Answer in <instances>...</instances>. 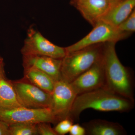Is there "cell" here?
Instances as JSON below:
<instances>
[{
	"label": "cell",
	"instance_id": "cell-1",
	"mask_svg": "<svg viewBox=\"0 0 135 135\" xmlns=\"http://www.w3.org/2000/svg\"><path fill=\"white\" fill-rule=\"evenodd\" d=\"M134 107V100L127 98L104 88L77 95L69 118L74 121L79 119L82 112L91 109L101 112H128Z\"/></svg>",
	"mask_w": 135,
	"mask_h": 135
},
{
	"label": "cell",
	"instance_id": "cell-2",
	"mask_svg": "<svg viewBox=\"0 0 135 135\" xmlns=\"http://www.w3.org/2000/svg\"><path fill=\"white\" fill-rule=\"evenodd\" d=\"M116 42L104 44L103 50L105 83L104 88L127 98L134 99V76L118 58L116 51Z\"/></svg>",
	"mask_w": 135,
	"mask_h": 135
},
{
	"label": "cell",
	"instance_id": "cell-3",
	"mask_svg": "<svg viewBox=\"0 0 135 135\" xmlns=\"http://www.w3.org/2000/svg\"><path fill=\"white\" fill-rule=\"evenodd\" d=\"M104 44H94L66 53L62 59V79L71 83L88 70L102 57Z\"/></svg>",
	"mask_w": 135,
	"mask_h": 135
},
{
	"label": "cell",
	"instance_id": "cell-4",
	"mask_svg": "<svg viewBox=\"0 0 135 135\" xmlns=\"http://www.w3.org/2000/svg\"><path fill=\"white\" fill-rule=\"evenodd\" d=\"M92 31L77 42L65 48L66 53L79 50L98 44L116 42L130 34L122 32L118 27L103 21L95 25Z\"/></svg>",
	"mask_w": 135,
	"mask_h": 135
},
{
	"label": "cell",
	"instance_id": "cell-5",
	"mask_svg": "<svg viewBox=\"0 0 135 135\" xmlns=\"http://www.w3.org/2000/svg\"><path fill=\"white\" fill-rule=\"evenodd\" d=\"M21 52L23 55L44 56L56 59H63L66 54L65 48L51 42L33 27L27 31Z\"/></svg>",
	"mask_w": 135,
	"mask_h": 135
},
{
	"label": "cell",
	"instance_id": "cell-6",
	"mask_svg": "<svg viewBox=\"0 0 135 135\" xmlns=\"http://www.w3.org/2000/svg\"><path fill=\"white\" fill-rule=\"evenodd\" d=\"M0 120L9 125L18 123H57L50 109H30L24 107L11 109L0 108Z\"/></svg>",
	"mask_w": 135,
	"mask_h": 135
},
{
	"label": "cell",
	"instance_id": "cell-7",
	"mask_svg": "<svg viewBox=\"0 0 135 135\" xmlns=\"http://www.w3.org/2000/svg\"><path fill=\"white\" fill-rule=\"evenodd\" d=\"M11 81L22 106L30 109H50L51 94L23 79Z\"/></svg>",
	"mask_w": 135,
	"mask_h": 135
},
{
	"label": "cell",
	"instance_id": "cell-8",
	"mask_svg": "<svg viewBox=\"0 0 135 135\" xmlns=\"http://www.w3.org/2000/svg\"><path fill=\"white\" fill-rule=\"evenodd\" d=\"M50 109L57 122L69 118L77 94L71 83L61 79L55 82Z\"/></svg>",
	"mask_w": 135,
	"mask_h": 135
},
{
	"label": "cell",
	"instance_id": "cell-9",
	"mask_svg": "<svg viewBox=\"0 0 135 135\" xmlns=\"http://www.w3.org/2000/svg\"><path fill=\"white\" fill-rule=\"evenodd\" d=\"M70 83L77 95L104 88L105 78L103 56L88 70Z\"/></svg>",
	"mask_w": 135,
	"mask_h": 135
},
{
	"label": "cell",
	"instance_id": "cell-10",
	"mask_svg": "<svg viewBox=\"0 0 135 135\" xmlns=\"http://www.w3.org/2000/svg\"><path fill=\"white\" fill-rule=\"evenodd\" d=\"M62 59L44 56L23 55V66L24 69L35 68L43 72L55 82L62 79Z\"/></svg>",
	"mask_w": 135,
	"mask_h": 135
},
{
	"label": "cell",
	"instance_id": "cell-11",
	"mask_svg": "<svg viewBox=\"0 0 135 135\" xmlns=\"http://www.w3.org/2000/svg\"><path fill=\"white\" fill-rule=\"evenodd\" d=\"M83 17L94 27L114 5L109 0H74Z\"/></svg>",
	"mask_w": 135,
	"mask_h": 135
},
{
	"label": "cell",
	"instance_id": "cell-12",
	"mask_svg": "<svg viewBox=\"0 0 135 135\" xmlns=\"http://www.w3.org/2000/svg\"><path fill=\"white\" fill-rule=\"evenodd\" d=\"M82 126L88 135H126L123 126L117 122L96 119L83 123Z\"/></svg>",
	"mask_w": 135,
	"mask_h": 135
},
{
	"label": "cell",
	"instance_id": "cell-13",
	"mask_svg": "<svg viewBox=\"0 0 135 135\" xmlns=\"http://www.w3.org/2000/svg\"><path fill=\"white\" fill-rule=\"evenodd\" d=\"M135 6V0H121L113 5L100 21L117 27L131 15Z\"/></svg>",
	"mask_w": 135,
	"mask_h": 135
},
{
	"label": "cell",
	"instance_id": "cell-14",
	"mask_svg": "<svg viewBox=\"0 0 135 135\" xmlns=\"http://www.w3.org/2000/svg\"><path fill=\"white\" fill-rule=\"evenodd\" d=\"M44 91L51 94L55 82L48 75L35 68L24 69L23 78Z\"/></svg>",
	"mask_w": 135,
	"mask_h": 135
},
{
	"label": "cell",
	"instance_id": "cell-15",
	"mask_svg": "<svg viewBox=\"0 0 135 135\" xmlns=\"http://www.w3.org/2000/svg\"><path fill=\"white\" fill-rule=\"evenodd\" d=\"M23 107L20 103L11 81L0 78V108L11 109Z\"/></svg>",
	"mask_w": 135,
	"mask_h": 135
},
{
	"label": "cell",
	"instance_id": "cell-16",
	"mask_svg": "<svg viewBox=\"0 0 135 135\" xmlns=\"http://www.w3.org/2000/svg\"><path fill=\"white\" fill-rule=\"evenodd\" d=\"M37 123H18L9 125L10 135H36Z\"/></svg>",
	"mask_w": 135,
	"mask_h": 135
},
{
	"label": "cell",
	"instance_id": "cell-17",
	"mask_svg": "<svg viewBox=\"0 0 135 135\" xmlns=\"http://www.w3.org/2000/svg\"><path fill=\"white\" fill-rule=\"evenodd\" d=\"M121 31L129 34L135 31V10L134 9L132 13L118 27Z\"/></svg>",
	"mask_w": 135,
	"mask_h": 135
},
{
	"label": "cell",
	"instance_id": "cell-18",
	"mask_svg": "<svg viewBox=\"0 0 135 135\" xmlns=\"http://www.w3.org/2000/svg\"><path fill=\"white\" fill-rule=\"evenodd\" d=\"M73 123L74 121L71 118H65L59 122L54 130L57 135H65L69 133Z\"/></svg>",
	"mask_w": 135,
	"mask_h": 135
},
{
	"label": "cell",
	"instance_id": "cell-19",
	"mask_svg": "<svg viewBox=\"0 0 135 135\" xmlns=\"http://www.w3.org/2000/svg\"><path fill=\"white\" fill-rule=\"evenodd\" d=\"M38 135H57L50 123L40 122L36 124Z\"/></svg>",
	"mask_w": 135,
	"mask_h": 135
},
{
	"label": "cell",
	"instance_id": "cell-20",
	"mask_svg": "<svg viewBox=\"0 0 135 135\" xmlns=\"http://www.w3.org/2000/svg\"><path fill=\"white\" fill-rule=\"evenodd\" d=\"M69 133L71 135H86V131L83 126L77 123L73 124Z\"/></svg>",
	"mask_w": 135,
	"mask_h": 135
},
{
	"label": "cell",
	"instance_id": "cell-21",
	"mask_svg": "<svg viewBox=\"0 0 135 135\" xmlns=\"http://www.w3.org/2000/svg\"><path fill=\"white\" fill-rule=\"evenodd\" d=\"M0 135H10L9 125L0 120Z\"/></svg>",
	"mask_w": 135,
	"mask_h": 135
},
{
	"label": "cell",
	"instance_id": "cell-22",
	"mask_svg": "<svg viewBox=\"0 0 135 135\" xmlns=\"http://www.w3.org/2000/svg\"><path fill=\"white\" fill-rule=\"evenodd\" d=\"M5 77L3 59L0 57V78Z\"/></svg>",
	"mask_w": 135,
	"mask_h": 135
},
{
	"label": "cell",
	"instance_id": "cell-23",
	"mask_svg": "<svg viewBox=\"0 0 135 135\" xmlns=\"http://www.w3.org/2000/svg\"><path fill=\"white\" fill-rule=\"evenodd\" d=\"M109 1H110V2L114 5V4H116V3H117L121 0H109Z\"/></svg>",
	"mask_w": 135,
	"mask_h": 135
},
{
	"label": "cell",
	"instance_id": "cell-24",
	"mask_svg": "<svg viewBox=\"0 0 135 135\" xmlns=\"http://www.w3.org/2000/svg\"><path fill=\"white\" fill-rule=\"evenodd\" d=\"M73 1H74V0H73Z\"/></svg>",
	"mask_w": 135,
	"mask_h": 135
}]
</instances>
